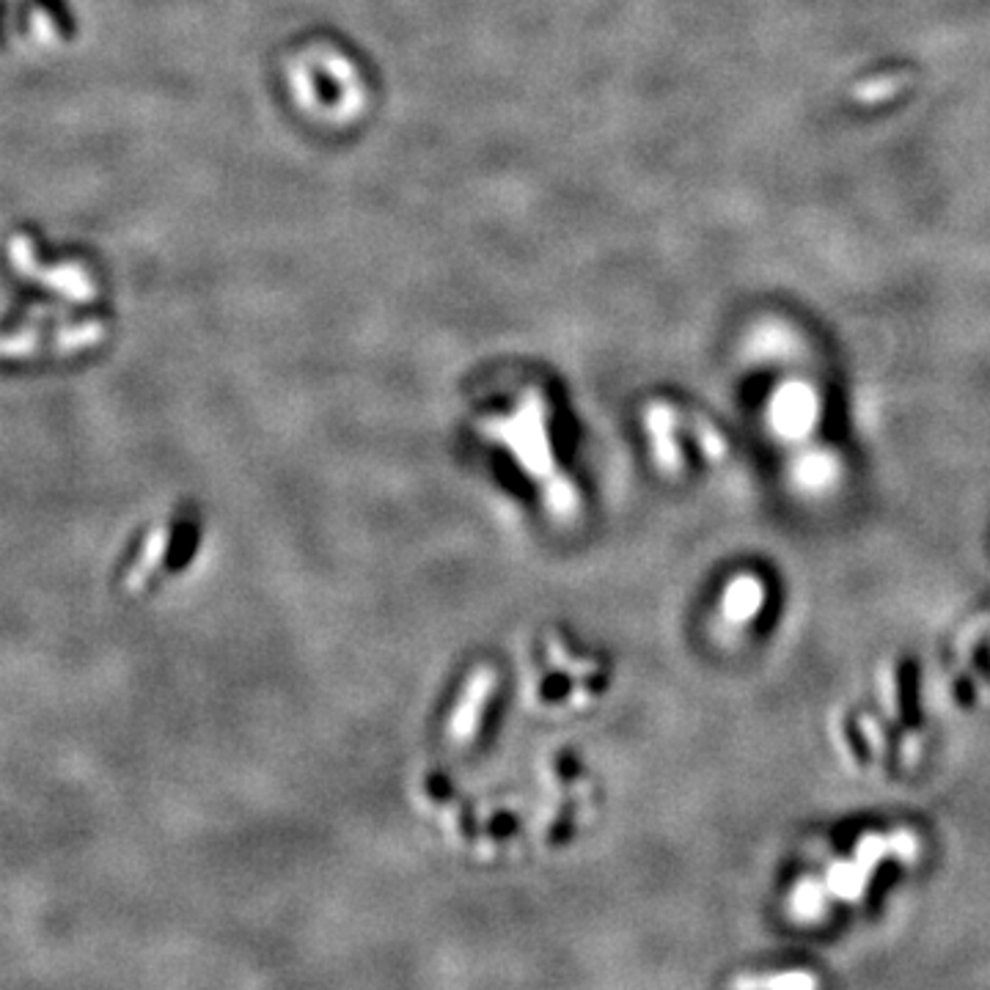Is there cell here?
Listing matches in <instances>:
<instances>
[{"mask_svg":"<svg viewBox=\"0 0 990 990\" xmlns=\"http://www.w3.org/2000/svg\"><path fill=\"white\" fill-rule=\"evenodd\" d=\"M820 979L810 971H784V974H773V977H746V979H737L735 985L741 988H787V990H799V988H817Z\"/></svg>","mask_w":990,"mask_h":990,"instance_id":"obj_3","label":"cell"},{"mask_svg":"<svg viewBox=\"0 0 990 990\" xmlns=\"http://www.w3.org/2000/svg\"><path fill=\"white\" fill-rule=\"evenodd\" d=\"M765 603H768V589H765L762 578L743 572V575L732 578L726 583L724 594H721L719 614L730 628H746L748 622H754L759 617Z\"/></svg>","mask_w":990,"mask_h":990,"instance_id":"obj_1","label":"cell"},{"mask_svg":"<svg viewBox=\"0 0 990 990\" xmlns=\"http://www.w3.org/2000/svg\"><path fill=\"white\" fill-rule=\"evenodd\" d=\"M826 895H828L826 883L804 877V881L799 883V888L792 892V913L799 919H804V922L820 919L823 908H826Z\"/></svg>","mask_w":990,"mask_h":990,"instance_id":"obj_2","label":"cell"},{"mask_svg":"<svg viewBox=\"0 0 990 990\" xmlns=\"http://www.w3.org/2000/svg\"><path fill=\"white\" fill-rule=\"evenodd\" d=\"M837 468L831 465V459L820 457H806L804 465H799V487L810 492H823L831 487Z\"/></svg>","mask_w":990,"mask_h":990,"instance_id":"obj_4","label":"cell"}]
</instances>
